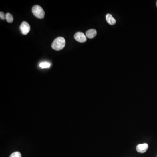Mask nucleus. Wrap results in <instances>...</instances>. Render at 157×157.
Returning a JSON list of instances; mask_svg holds the SVG:
<instances>
[{
  "mask_svg": "<svg viewBox=\"0 0 157 157\" xmlns=\"http://www.w3.org/2000/svg\"><path fill=\"white\" fill-rule=\"evenodd\" d=\"M65 45V40L64 38L59 37L54 40L51 45V47L54 50L60 51L63 49Z\"/></svg>",
  "mask_w": 157,
  "mask_h": 157,
  "instance_id": "nucleus-1",
  "label": "nucleus"
},
{
  "mask_svg": "<svg viewBox=\"0 0 157 157\" xmlns=\"http://www.w3.org/2000/svg\"><path fill=\"white\" fill-rule=\"evenodd\" d=\"M32 12L35 16L39 19H43L45 17V12L43 8L40 6L36 5L32 7Z\"/></svg>",
  "mask_w": 157,
  "mask_h": 157,
  "instance_id": "nucleus-2",
  "label": "nucleus"
},
{
  "mask_svg": "<svg viewBox=\"0 0 157 157\" xmlns=\"http://www.w3.org/2000/svg\"><path fill=\"white\" fill-rule=\"evenodd\" d=\"M20 29L21 31L22 34L26 35L29 33L30 31V26L28 22L23 21L20 26Z\"/></svg>",
  "mask_w": 157,
  "mask_h": 157,
  "instance_id": "nucleus-3",
  "label": "nucleus"
},
{
  "mask_svg": "<svg viewBox=\"0 0 157 157\" xmlns=\"http://www.w3.org/2000/svg\"><path fill=\"white\" fill-rule=\"evenodd\" d=\"M74 38L76 41L80 43H84L86 41V37L85 35L81 32H78L74 35Z\"/></svg>",
  "mask_w": 157,
  "mask_h": 157,
  "instance_id": "nucleus-4",
  "label": "nucleus"
},
{
  "mask_svg": "<svg viewBox=\"0 0 157 157\" xmlns=\"http://www.w3.org/2000/svg\"><path fill=\"white\" fill-rule=\"evenodd\" d=\"M148 148V144L144 143L142 144H138L136 147V150L138 152L144 153L147 151Z\"/></svg>",
  "mask_w": 157,
  "mask_h": 157,
  "instance_id": "nucleus-5",
  "label": "nucleus"
},
{
  "mask_svg": "<svg viewBox=\"0 0 157 157\" xmlns=\"http://www.w3.org/2000/svg\"><path fill=\"white\" fill-rule=\"evenodd\" d=\"M97 31L94 29L88 30L86 32V36L89 39H93L97 35Z\"/></svg>",
  "mask_w": 157,
  "mask_h": 157,
  "instance_id": "nucleus-6",
  "label": "nucleus"
},
{
  "mask_svg": "<svg viewBox=\"0 0 157 157\" xmlns=\"http://www.w3.org/2000/svg\"><path fill=\"white\" fill-rule=\"evenodd\" d=\"M106 20L108 24L110 25H114L116 24V21L113 17L112 15L110 14H107L106 16Z\"/></svg>",
  "mask_w": 157,
  "mask_h": 157,
  "instance_id": "nucleus-7",
  "label": "nucleus"
},
{
  "mask_svg": "<svg viewBox=\"0 0 157 157\" xmlns=\"http://www.w3.org/2000/svg\"><path fill=\"white\" fill-rule=\"evenodd\" d=\"M5 19L6 20L7 22L9 23H12L14 19L12 15L9 13H7L5 15Z\"/></svg>",
  "mask_w": 157,
  "mask_h": 157,
  "instance_id": "nucleus-8",
  "label": "nucleus"
},
{
  "mask_svg": "<svg viewBox=\"0 0 157 157\" xmlns=\"http://www.w3.org/2000/svg\"><path fill=\"white\" fill-rule=\"evenodd\" d=\"M40 67H41L42 69H45V68H49L50 67V64L47 62L41 63L40 64Z\"/></svg>",
  "mask_w": 157,
  "mask_h": 157,
  "instance_id": "nucleus-9",
  "label": "nucleus"
},
{
  "mask_svg": "<svg viewBox=\"0 0 157 157\" xmlns=\"http://www.w3.org/2000/svg\"><path fill=\"white\" fill-rule=\"evenodd\" d=\"M9 157H21V154L19 152H16L11 154Z\"/></svg>",
  "mask_w": 157,
  "mask_h": 157,
  "instance_id": "nucleus-10",
  "label": "nucleus"
},
{
  "mask_svg": "<svg viewBox=\"0 0 157 157\" xmlns=\"http://www.w3.org/2000/svg\"><path fill=\"white\" fill-rule=\"evenodd\" d=\"M0 17H1V19L2 20H5V15L4 12H1V13H0Z\"/></svg>",
  "mask_w": 157,
  "mask_h": 157,
  "instance_id": "nucleus-11",
  "label": "nucleus"
},
{
  "mask_svg": "<svg viewBox=\"0 0 157 157\" xmlns=\"http://www.w3.org/2000/svg\"><path fill=\"white\" fill-rule=\"evenodd\" d=\"M156 5H157V2H156Z\"/></svg>",
  "mask_w": 157,
  "mask_h": 157,
  "instance_id": "nucleus-12",
  "label": "nucleus"
}]
</instances>
